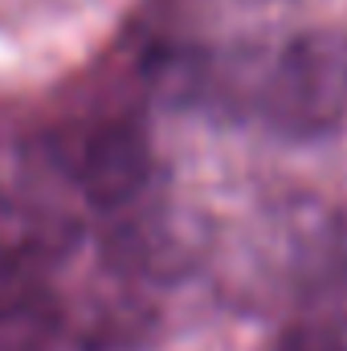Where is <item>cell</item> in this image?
<instances>
[{
  "label": "cell",
  "instance_id": "2",
  "mask_svg": "<svg viewBox=\"0 0 347 351\" xmlns=\"http://www.w3.org/2000/svg\"><path fill=\"white\" fill-rule=\"evenodd\" d=\"M208 237L192 213L172 204H135L115 208V221L102 229V262L119 278L176 282L204 262Z\"/></svg>",
  "mask_w": 347,
  "mask_h": 351
},
{
  "label": "cell",
  "instance_id": "3",
  "mask_svg": "<svg viewBox=\"0 0 347 351\" xmlns=\"http://www.w3.org/2000/svg\"><path fill=\"white\" fill-rule=\"evenodd\" d=\"M152 172H156L152 139L139 123H127V119L94 127L74 156V176L82 196L106 213L135 204L147 192Z\"/></svg>",
  "mask_w": 347,
  "mask_h": 351
},
{
  "label": "cell",
  "instance_id": "4",
  "mask_svg": "<svg viewBox=\"0 0 347 351\" xmlns=\"http://www.w3.org/2000/svg\"><path fill=\"white\" fill-rule=\"evenodd\" d=\"M147 323H152V311L143 306V302H135V298H123V302H106L98 315H94V323H90V348H131V343H139L143 335H147Z\"/></svg>",
  "mask_w": 347,
  "mask_h": 351
},
{
  "label": "cell",
  "instance_id": "5",
  "mask_svg": "<svg viewBox=\"0 0 347 351\" xmlns=\"http://www.w3.org/2000/svg\"><path fill=\"white\" fill-rule=\"evenodd\" d=\"M274 351H347V315L311 311L282 327Z\"/></svg>",
  "mask_w": 347,
  "mask_h": 351
},
{
  "label": "cell",
  "instance_id": "1",
  "mask_svg": "<svg viewBox=\"0 0 347 351\" xmlns=\"http://www.w3.org/2000/svg\"><path fill=\"white\" fill-rule=\"evenodd\" d=\"M254 114L286 143H315L347 127V37L331 29L290 37L258 74Z\"/></svg>",
  "mask_w": 347,
  "mask_h": 351
}]
</instances>
